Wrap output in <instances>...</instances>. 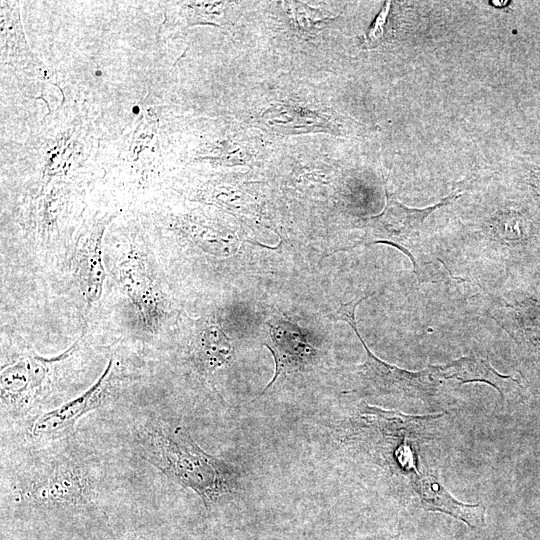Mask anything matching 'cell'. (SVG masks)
<instances>
[{"instance_id": "1", "label": "cell", "mask_w": 540, "mask_h": 540, "mask_svg": "<svg viewBox=\"0 0 540 540\" xmlns=\"http://www.w3.org/2000/svg\"><path fill=\"white\" fill-rule=\"evenodd\" d=\"M134 436L140 455L178 485L193 490L208 511L236 488L235 467L204 451L184 426L150 420L138 424Z\"/></svg>"}, {"instance_id": "2", "label": "cell", "mask_w": 540, "mask_h": 540, "mask_svg": "<svg viewBox=\"0 0 540 540\" xmlns=\"http://www.w3.org/2000/svg\"><path fill=\"white\" fill-rule=\"evenodd\" d=\"M367 297L342 305L337 316L338 319L350 325L364 347L366 359L357 372L360 384L365 389L381 394H396L422 399L436 395L446 381L439 365L412 372L380 360L369 350L359 334L355 320L356 307Z\"/></svg>"}, {"instance_id": "3", "label": "cell", "mask_w": 540, "mask_h": 540, "mask_svg": "<svg viewBox=\"0 0 540 540\" xmlns=\"http://www.w3.org/2000/svg\"><path fill=\"white\" fill-rule=\"evenodd\" d=\"M92 484L76 462L58 459L27 476L18 487L17 500L46 509L82 507L92 502Z\"/></svg>"}, {"instance_id": "4", "label": "cell", "mask_w": 540, "mask_h": 540, "mask_svg": "<svg viewBox=\"0 0 540 540\" xmlns=\"http://www.w3.org/2000/svg\"><path fill=\"white\" fill-rule=\"evenodd\" d=\"M458 196L459 194L454 192L433 206L418 209L409 208L387 194L384 211L371 219L367 234L356 246L374 243L395 246L409 257L417 271V263L412 251L420 227L435 210L448 205Z\"/></svg>"}, {"instance_id": "5", "label": "cell", "mask_w": 540, "mask_h": 540, "mask_svg": "<svg viewBox=\"0 0 540 540\" xmlns=\"http://www.w3.org/2000/svg\"><path fill=\"white\" fill-rule=\"evenodd\" d=\"M114 360L111 358L98 379L82 394L38 416L30 426L35 439H57L70 435L76 423L98 408L112 387Z\"/></svg>"}, {"instance_id": "6", "label": "cell", "mask_w": 540, "mask_h": 540, "mask_svg": "<svg viewBox=\"0 0 540 540\" xmlns=\"http://www.w3.org/2000/svg\"><path fill=\"white\" fill-rule=\"evenodd\" d=\"M71 349L54 358L30 353L4 367L0 376L2 406L11 412L27 411L41 391L51 366L69 355Z\"/></svg>"}, {"instance_id": "7", "label": "cell", "mask_w": 540, "mask_h": 540, "mask_svg": "<svg viewBox=\"0 0 540 540\" xmlns=\"http://www.w3.org/2000/svg\"><path fill=\"white\" fill-rule=\"evenodd\" d=\"M266 346L273 355L275 372L260 395H263L282 373L302 370L312 365L317 358L316 349L307 342L299 328L286 320H278L269 325V341Z\"/></svg>"}, {"instance_id": "8", "label": "cell", "mask_w": 540, "mask_h": 540, "mask_svg": "<svg viewBox=\"0 0 540 540\" xmlns=\"http://www.w3.org/2000/svg\"><path fill=\"white\" fill-rule=\"evenodd\" d=\"M119 282L124 293L149 328H155L159 320V304L152 281L142 256L130 249L121 259Z\"/></svg>"}, {"instance_id": "9", "label": "cell", "mask_w": 540, "mask_h": 540, "mask_svg": "<svg viewBox=\"0 0 540 540\" xmlns=\"http://www.w3.org/2000/svg\"><path fill=\"white\" fill-rule=\"evenodd\" d=\"M412 483L425 510L449 514L473 528L484 524L485 507L482 504L468 505L457 501L433 475L415 473Z\"/></svg>"}, {"instance_id": "10", "label": "cell", "mask_w": 540, "mask_h": 540, "mask_svg": "<svg viewBox=\"0 0 540 540\" xmlns=\"http://www.w3.org/2000/svg\"><path fill=\"white\" fill-rule=\"evenodd\" d=\"M109 220L96 223L88 234L81 252L79 279L84 297L90 303H96L102 295L105 269L102 259V240Z\"/></svg>"}, {"instance_id": "11", "label": "cell", "mask_w": 540, "mask_h": 540, "mask_svg": "<svg viewBox=\"0 0 540 540\" xmlns=\"http://www.w3.org/2000/svg\"><path fill=\"white\" fill-rule=\"evenodd\" d=\"M446 381L454 380L458 384L484 382L495 387L503 397L507 381H518L511 376L499 374L488 362L480 357H461L450 363L440 365Z\"/></svg>"}, {"instance_id": "12", "label": "cell", "mask_w": 540, "mask_h": 540, "mask_svg": "<svg viewBox=\"0 0 540 540\" xmlns=\"http://www.w3.org/2000/svg\"><path fill=\"white\" fill-rule=\"evenodd\" d=\"M264 122L273 130L284 134L323 131L327 123L317 114L287 105H275L263 114Z\"/></svg>"}, {"instance_id": "13", "label": "cell", "mask_w": 540, "mask_h": 540, "mask_svg": "<svg viewBox=\"0 0 540 540\" xmlns=\"http://www.w3.org/2000/svg\"><path fill=\"white\" fill-rule=\"evenodd\" d=\"M2 59L27 66L28 60L37 59L32 55L22 30L17 6L13 3L9 11L2 12Z\"/></svg>"}, {"instance_id": "14", "label": "cell", "mask_w": 540, "mask_h": 540, "mask_svg": "<svg viewBox=\"0 0 540 540\" xmlns=\"http://www.w3.org/2000/svg\"><path fill=\"white\" fill-rule=\"evenodd\" d=\"M196 349L199 362L210 371L228 364L233 351L229 338L217 325H209L200 332Z\"/></svg>"}, {"instance_id": "15", "label": "cell", "mask_w": 540, "mask_h": 540, "mask_svg": "<svg viewBox=\"0 0 540 540\" xmlns=\"http://www.w3.org/2000/svg\"><path fill=\"white\" fill-rule=\"evenodd\" d=\"M391 2H385L380 12L374 19L364 39L365 48H375L386 38L388 18L390 15Z\"/></svg>"}]
</instances>
